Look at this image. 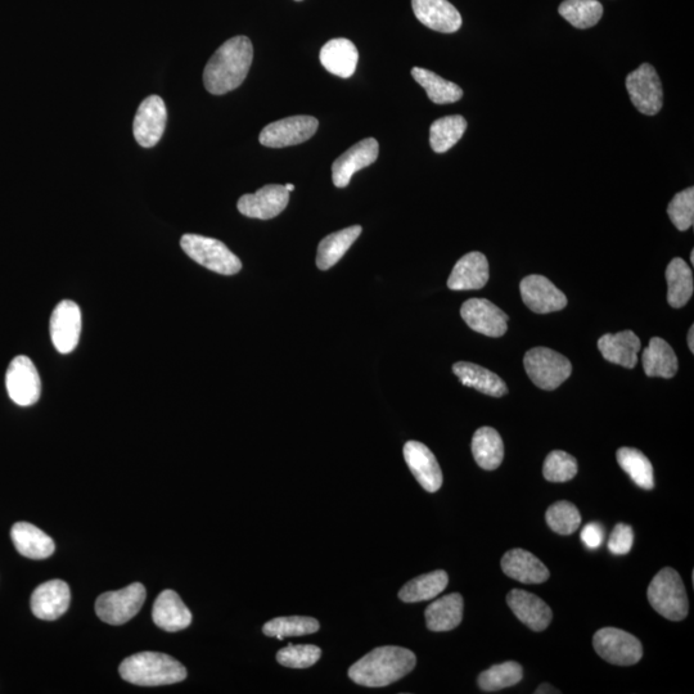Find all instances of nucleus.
Segmentation results:
<instances>
[{
  "mask_svg": "<svg viewBox=\"0 0 694 694\" xmlns=\"http://www.w3.org/2000/svg\"><path fill=\"white\" fill-rule=\"evenodd\" d=\"M252 60L254 47L247 36L229 39L207 62L204 71L207 92L222 96L240 87L249 74Z\"/></svg>",
  "mask_w": 694,
  "mask_h": 694,
  "instance_id": "nucleus-1",
  "label": "nucleus"
},
{
  "mask_svg": "<svg viewBox=\"0 0 694 694\" xmlns=\"http://www.w3.org/2000/svg\"><path fill=\"white\" fill-rule=\"evenodd\" d=\"M416 664V655L407 648L378 647L351 666L349 677L359 686L387 687L412 673Z\"/></svg>",
  "mask_w": 694,
  "mask_h": 694,
  "instance_id": "nucleus-2",
  "label": "nucleus"
},
{
  "mask_svg": "<svg viewBox=\"0 0 694 694\" xmlns=\"http://www.w3.org/2000/svg\"><path fill=\"white\" fill-rule=\"evenodd\" d=\"M119 670L126 682L142 687L169 686L187 678V670L179 661L159 652L130 656L123 661Z\"/></svg>",
  "mask_w": 694,
  "mask_h": 694,
  "instance_id": "nucleus-3",
  "label": "nucleus"
},
{
  "mask_svg": "<svg viewBox=\"0 0 694 694\" xmlns=\"http://www.w3.org/2000/svg\"><path fill=\"white\" fill-rule=\"evenodd\" d=\"M653 610L670 621H682L689 612L686 587L677 571L665 567L653 578L647 590Z\"/></svg>",
  "mask_w": 694,
  "mask_h": 694,
  "instance_id": "nucleus-4",
  "label": "nucleus"
},
{
  "mask_svg": "<svg viewBox=\"0 0 694 694\" xmlns=\"http://www.w3.org/2000/svg\"><path fill=\"white\" fill-rule=\"evenodd\" d=\"M180 246L196 263L223 276H233L242 269L241 260L223 242L214 238L184 234Z\"/></svg>",
  "mask_w": 694,
  "mask_h": 694,
  "instance_id": "nucleus-5",
  "label": "nucleus"
},
{
  "mask_svg": "<svg viewBox=\"0 0 694 694\" xmlns=\"http://www.w3.org/2000/svg\"><path fill=\"white\" fill-rule=\"evenodd\" d=\"M524 365L530 380L545 391L556 390L572 373L570 360L548 347H534L527 351Z\"/></svg>",
  "mask_w": 694,
  "mask_h": 694,
  "instance_id": "nucleus-6",
  "label": "nucleus"
},
{
  "mask_svg": "<svg viewBox=\"0 0 694 694\" xmlns=\"http://www.w3.org/2000/svg\"><path fill=\"white\" fill-rule=\"evenodd\" d=\"M147 592L142 584L134 583L116 592L99 596L96 612L102 621L110 625H123L141 611Z\"/></svg>",
  "mask_w": 694,
  "mask_h": 694,
  "instance_id": "nucleus-7",
  "label": "nucleus"
},
{
  "mask_svg": "<svg viewBox=\"0 0 694 694\" xmlns=\"http://www.w3.org/2000/svg\"><path fill=\"white\" fill-rule=\"evenodd\" d=\"M594 650L612 665L632 666L643 657L642 643L633 634L617 628H603L594 634Z\"/></svg>",
  "mask_w": 694,
  "mask_h": 694,
  "instance_id": "nucleus-8",
  "label": "nucleus"
},
{
  "mask_svg": "<svg viewBox=\"0 0 694 694\" xmlns=\"http://www.w3.org/2000/svg\"><path fill=\"white\" fill-rule=\"evenodd\" d=\"M626 89L633 105L644 115L659 114L664 103V90L655 67L643 63L626 78Z\"/></svg>",
  "mask_w": 694,
  "mask_h": 694,
  "instance_id": "nucleus-9",
  "label": "nucleus"
},
{
  "mask_svg": "<svg viewBox=\"0 0 694 694\" xmlns=\"http://www.w3.org/2000/svg\"><path fill=\"white\" fill-rule=\"evenodd\" d=\"M318 120L313 116H291L269 124L261 130L259 141L269 148L296 146L309 141L318 130Z\"/></svg>",
  "mask_w": 694,
  "mask_h": 694,
  "instance_id": "nucleus-10",
  "label": "nucleus"
},
{
  "mask_svg": "<svg viewBox=\"0 0 694 694\" xmlns=\"http://www.w3.org/2000/svg\"><path fill=\"white\" fill-rule=\"evenodd\" d=\"M6 386L9 398L20 407L38 403L42 382L30 358L20 355L12 360L6 374Z\"/></svg>",
  "mask_w": 694,
  "mask_h": 694,
  "instance_id": "nucleus-11",
  "label": "nucleus"
},
{
  "mask_svg": "<svg viewBox=\"0 0 694 694\" xmlns=\"http://www.w3.org/2000/svg\"><path fill=\"white\" fill-rule=\"evenodd\" d=\"M168 121L165 102L159 96H150L139 105L134 117L133 133L135 141L144 148L155 147L164 135Z\"/></svg>",
  "mask_w": 694,
  "mask_h": 694,
  "instance_id": "nucleus-12",
  "label": "nucleus"
},
{
  "mask_svg": "<svg viewBox=\"0 0 694 694\" xmlns=\"http://www.w3.org/2000/svg\"><path fill=\"white\" fill-rule=\"evenodd\" d=\"M461 315L467 326L481 335L498 339L508 330V315L486 299L467 300L462 305Z\"/></svg>",
  "mask_w": 694,
  "mask_h": 694,
  "instance_id": "nucleus-13",
  "label": "nucleus"
},
{
  "mask_svg": "<svg viewBox=\"0 0 694 694\" xmlns=\"http://www.w3.org/2000/svg\"><path fill=\"white\" fill-rule=\"evenodd\" d=\"M522 301L536 314L560 312L567 306V297L548 278L533 274L522 279L520 285Z\"/></svg>",
  "mask_w": 694,
  "mask_h": 694,
  "instance_id": "nucleus-14",
  "label": "nucleus"
},
{
  "mask_svg": "<svg viewBox=\"0 0 694 694\" xmlns=\"http://www.w3.org/2000/svg\"><path fill=\"white\" fill-rule=\"evenodd\" d=\"M290 192L285 186L269 184L252 195H245L238 201V211L247 218L269 220L276 218L286 209Z\"/></svg>",
  "mask_w": 694,
  "mask_h": 694,
  "instance_id": "nucleus-15",
  "label": "nucleus"
},
{
  "mask_svg": "<svg viewBox=\"0 0 694 694\" xmlns=\"http://www.w3.org/2000/svg\"><path fill=\"white\" fill-rule=\"evenodd\" d=\"M81 312L74 301L65 300L56 306L51 318V339L61 354H69L79 344Z\"/></svg>",
  "mask_w": 694,
  "mask_h": 694,
  "instance_id": "nucleus-16",
  "label": "nucleus"
},
{
  "mask_svg": "<svg viewBox=\"0 0 694 694\" xmlns=\"http://www.w3.org/2000/svg\"><path fill=\"white\" fill-rule=\"evenodd\" d=\"M380 144L374 138H365L349 148L333 162L332 179L337 188L349 186L351 177L378 159Z\"/></svg>",
  "mask_w": 694,
  "mask_h": 694,
  "instance_id": "nucleus-17",
  "label": "nucleus"
},
{
  "mask_svg": "<svg viewBox=\"0 0 694 694\" xmlns=\"http://www.w3.org/2000/svg\"><path fill=\"white\" fill-rule=\"evenodd\" d=\"M404 458L419 485L428 493H436L443 485V472L434 453L425 444L408 441L404 446Z\"/></svg>",
  "mask_w": 694,
  "mask_h": 694,
  "instance_id": "nucleus-18",
  "label": "nucleus"
},
{
  "mask_svg": "<svg viewBox=\"0 0 694 694\" xmlns=\"http://www.w3.org/2000/svg\"><path fill=\"white\" fill-rule=\"evenodd\" d=\"M507 603L513 614L534 632H543L552 621V610L542 598L526 590L513 589L508 593Z\"/></svg>",
  "mask_w": 694,
  "mask_h": 694,
  "instance_id": "nucleus-19",
  "label": "nucleus"
},
{
  "mask_svg": "<svg viewBox=\"0 0 694 694\" xmlns=\"http://www.w3.org/2000/svg\"><path fill=\"white\" fill-rule=\"evenodd\" d=\"M414 15L428 29L452 34L461 29L462 16L448 0H412Z\"/></svg>",
  "mask_w": 694,
  "mask_h": 694,
  "instance_id": "nucleus-20",
  "label": "nucleus"
},
{
  "mask_svg": "<svg viewBox=\"0 0 694 694\" xmlns=\"http://www.w3.org/2000/svg\"><path fill=\"white\" fill-rule=\"evenodd\" d=\"M70 599V588L65 581H47L34 590L31 610L38 619L57 620L69 610Z\"/></svg>",
  "mask_w": 694,
  "mask_h": 694,
  "instance_id": "nucleus-21",
  "label": "nucleus"
},
{
  "mask_svg": "<svg viewBox=\"0 0 694 694\" xmlns=\"http://www.w3.org/2000/svg\"><path fill=\"white\" fill-rule=\"evenodd\" d=\"M488 259L481 252H470L455 264L448 279V287L453 291L480 290L489 282Z\"/></svg>",
  "mask_w": 694,
  "mask_h": 694,
  "instance_id": "nucleus-22",
  "label": "nucleus"
},
{
  "mask_svg": "<svg viewBox=\"0 0 694 694\" xmlns=\"http://www.w3.org/2000/svg\"><path fill=\"white\" fill-rule=\"evenodd\" d=\"M504 574L522 584H543L549 579V570L538 557L525 549L517 548L504 554L502 558Z\"/></svg>",
  "mask_w": 694,
  "mask_h": 694,
  "instance_id": "nucleus-23",
  "label": "nucleus"
},
{
  "mask_svg": "<svg viewBox=\"0 0 694 694\" xmlns=\"http://www.w3.org/2000/svg\"><path fill=\"white\" fill-rule=\"evenodd\" d=\"M153 623L166 632L174 633L187 629L192 624V614L182 598L174 590H164L157 597L152 610Z\"/></svg>",
  "mask_w": 694,
  "mask_h": 694,
  "instance_id": "nucleus-24",
  "label": "nucleus"
},
{
  "mask_svg": "<svg viewBox=\"0 0 694 694\" xmlns=\"http://www.w3.org/2000/svg\"><path fill=\"white\" fill-rule=\"evenodd\" d=\"M641 340L633 331H623L603 335L598 341V349L607 362L633 369L638 364V353L641 351Z\"/></svg>",
  "mask_w": 694,
  "mask_h": 694,
  "instance_id": "nucleus-25",
  "label": "nucleus"
},
{
  "mask_svg": "<svg viewBox=\"0 0 694 694\" xmlns=\"http://www.w3.org/2000/svg\"><path fill=\"white\" fill-rule=\"evenodd\" d=\"M319 58L324 69L339 78L347 79L354 75L359 52L349 39H332L323 45Z\"/></svg>",
  "mask_w": 694,
  "mask_h": 694,
  "instance_id": "nucleus-26",
  "label": "nucleus"
},
{
  "mask_svg": "<svg viewBox=\"0 0 694 694\" xmlns=\"http://www.w3.org/2000/svg\"><path fill=\"white\" fill-rule=\"evenodd\" d=\"M11 536L17 552L31 560H44L51 557L56 549L51 536L27 522H18L13 525Z\"/></svg>",
  "mask_w": 694,
  "mask_h": 694,
  "instance_id": "nucleus-27",
  "label": "nucleus"
},
{
  "mask_svg": "<svg viewBox=\"0 0 694 694\" xmlns=\"http://www.w3.org/2000/svg\"><path fill=\"white\" fill-rule=\"evenodd\" d=\"M463 597L453 593L432 602L426 610V624L431 632H450L463 620Z\"/></svg>",
  "mask_w": 694,
  "mask_h": 694,
  "instance_id": "nucleus-28",
  "label": "nucleus"
},
{
  "mask_svg": "<svg viewBox=\"0 0 694 694\" xmlns=\"http://www.w3.org/2000/svg\"><path fill=\"white\" fill-rule=\"evenodd\" d=\"M453 372L462 385L472 387L482 394L494 396V398L507 395V385L502 378L480 365L466 362L455 363Z\"/></svg>",
  "mask_w": 694,
  "mask_h": 694,
  "instance_id": "nucleus-29",
  "label": "nucleus"
},
{
  "mask_svg": "<svg viewBox=\"0 0 694 694\" xmlns=\"http://www.w3.org/2000/svg\"><path fill=\"white\" fill-rule=\"evenodd\" d=\"M644 373L648 377L673 378L678 372V356L668 342L653 337L642 356Z\"/></svg>",
  "mask_w": 694,
  "mask_h": 694,
  "instance_id": "nucleus-30",
  "label": "nucleus"
},
{
  "mask_svg": "<svg viewBox=\"0 0 694 694\" xmlns=\"http://www.w3.org/2000/svg\"><path fill=\"white\" fill-rule=\"evenodd\" d=\"M472 454L482 470H497L504 459L502 436L494 428H479L472 437Z\"/></svg>",
  "mask_w": 694,
  "mask_h": 694,
  "instance_id": "nucleus-31",
  "label": "nucleus"
},
{
  "mask_svg": "<svg viewBox=\"0 0 694 694\" xmlns=\"http://www.w3.org/2000/svg\"><path fill=\"white\" fill-rule=\"evenodd\" d=\"M362 234V227L354 225V227L342 229L323 238L318 246L317 265L321 270H328L339 263L344 258V255L349 251L353 243L358 240Z\"/></svg>",
  "mask_w": 694,
  "mask_h": 694,
  "instance_id": "nucleus-32",
  "label": "nucleus"
},
{
  "mask_svg": "<svg viewBox=\"0 0 694 694\" xmlns=\"http://www.w3.org/2000/svg\"><path fill=\"white\" fill-rule=\"evenodd\" d=\"M666 281H668V303L674 309H682L689 303L693 295L692 268L680 258L670 261L666 269Z\"/></svg>",
  "mask_w": 694,
  "mask_h": 694,
  "instance_id": "nucleus-33",
  "label": "nucleus"
},
{
  "mask_svg": "<svg viewBox=\"0 0 694 694\" xmlns=\"http://www.w3.org/2000/svg\"><path fill=\"white\" fill-rule=\"evenodd\" d=\"M449 576L443 570H437L418 576L405 584L399 592V598L405 603L430 601L440 596L448 587Z\"/></svg>",
  "mask_w": 694,
  "mask_h": 694,
  "instance_id": "nucleus-34",
  "label": "nucleus"
},
{
  "mask_svg": "<svg viewBox=\"0 0 694 694\" xmlns=\"http://www.w3.org/2000/svg\"><path fill=\"white\" fill-rule=\"evenodd\" d=\"M412 76L426 90L430 101L436 105H448V103L458 102L463 97V90L459 85L441 78L435 72L414 67Z\"/></svg>",
  "mask_w": 694,
  "mask_h": 694,
  "instance_id": "nucleus-35",
  "label": "nucleus"
},
{
  "mask_svg": "<svg viewBox=\"0 0 694 694\" xmlns=\"http://www.w3.org/2000/svg\"><path fill=\"white\" fill-rule=\"evenodd\" d=\"M620 467L628 473L630 479L644 490L655 488V475L650 459L641 450L633 448H620L616 453Z\"/></svg>",
  "mask_w": 694,
  "mask_h": 694,
  "instance_id": "nucleus-36",
  "label": "nucleus"
},
{
  "mask_svg": "<svg viewBox=\"0 0 694 694\" xmlns=\"http://www.w3.org/2000/svg\"><path fill=\"white\" fill-rule=\"evenodd\" d=\"M466 129L467 121L463 116L453 115L437 119L430 128L432 150L436 153L448 152L461 141Z\"/></svg>",
  "mask_w": 694,
  "mask_h": 694,
  "instance_id": "nucleus-37",
  "label": "nucleus"
},
{
  "mask_svg": "<svg viewBox=\"0 0 694 694\" xmlns=\"http://www.w3.org/2000/svg\"><path fill=\"white\" fill-rule=\"evenodd\" d=\"M558 12L576 29H590L601 20L603 6L598 0H565Z\"/></svg>",
  "mask_w": 694,
  "mask_h": 694,
  "instance_id": "nucleus-38",
  "label": "nucleus"
},
{
  "mask_svg": "<svg viewBox=\"0 0 694 694\" xmlns=\"http://www.w3.org/2000/svg\"><path fill=\"white\" fill-rule=\"evenodd\" d=\"M319 623L313 617L288 616L277 617L264 625L263 632L268 637L277 638L279 641L288 637H303L317 633Z\"/></svg>",
  "mask_w": 694,
  "mask_h": 694,
  "instance_id": "nucleus-39",
  "label": "nucleus"
},
{
  "mask_svg": "<svg viewBox=\"0 0 694 694\" xmlns=\"http://www.w3.org/2000/svg\"><path fill=\"white\" fill-rule=\"evenodd\" d=\"M524 678V669L515 661L491 666L480 674L479 687L484 692H497L500 689L516 686Z\"/></svg>",
  "mask_w": 694,
  "mask_h": 694,
  "instance_id": "nucleus-40",
  "label": "nucleus"
},
{
  "mask_svg": "<svg viewBox=\"0 0 694 694\" xmlns=\"http://www.w3.org/2000/svg\"><path fill=\"white\" fill-rule=\"evenodd\" d=\"M545 520L554 533L571 535L581 525V515L575 504L561 500L552 504L545 513Z\"/></svg>",
  "mask_w": 694,
  "mask_h": 694,
  "instance_id": "nucleus-41",
  "label": "nucleus"
},
{
  "mask_svg": "<svg viewBox=\"0 0 694 694\" xmlns=\"http://www.w3.org/2000/svg\"><path fill=\"white\" fill-rule=\"evenodd\" d=\"M578 475V462L569 453L553 450L545 458L544 479L549 482H567Z\"/></svg>",
  "mask_w": 694,
  "mask_h": 694,
  "instance_id": "nucleus-42",
  "label": "nucleus"
},
{
  "mask_svg": "<svg viewBox=\"0 0 694 694\" xmlns=\"http://www.w3.org/2000/svg\"><path fill=\"white\" fill-rule=\"evenodd\" d=\"M321 656V648L312 644H288L277 653V661L286 668L306 669L317 664Z\"/></svg>",
  "mask_w": 694,
  "mask_h": 694,
  "instance_id": "nucleus-43",
  "label": "nucleus"
},
{
  "mask_svg": "<svg viewBox=\"0 0 694 694\" xmlns=\"http://www.w3.org/2000/svg\"><path fill=\"white\" fill-rule=\"evenodd\" d=\"M671 222L678 231L686 232L693 227L694 222V188L689 187L677 193L668 207Z\"/></svg>",
  "mask_w": 694,
  "mask_h": 694,
  "instance_id": "nucleus-44",
  "label": "nucleus"
},
{
  "mask_svg": "<svg viewBox=\"0 0 694 694\" xmlns=\"http://www.w3.org/2000/svg\"><path fill=\"white\" fill-rule=\"evenodd\" d=\"M634 544V531L633 527L626 524H619L615 526L614 531H612L610 539H608V549L615 556H624L632 551Z\"/></svg>",
  "mask_w": 694,
  "mask_h": 694,
  "instance_id": "nucleus-45",
  "label": "nucleus"
},
{
  "mask_svg": "<svg viewBox=\"0 0 694 694\" xmlns=\"http://www.w3.org/2000/svg\"><path fill=\"white\" fill-rule=\"evenodd\" d=\"M603 539H605V530H603L601 525L596 524V522L588 524L584 527L583 531H581V540H583V543L590 549L601 547Z\"/></svg>",
  "mask_w": 694,
  "mask_h": 694,
  "instance_id": "nucleus-46",
  "label": "nucleus"
},
{
  "mask_svg": "<svg viewBox=\"0 0 694 694\" xmlns=\"http://www.w3.org/2000/svg\"><path fill=\"white\" fill-rule=\"evenodd\" d=\"M536 694H548V693H561L560 691H557L556 688L552 687L551 684H542L538 689L535 691Z\"/></svg>",
  "mask_w": 694,
  "mask_h": 694,
  "instance_id": "nucleus-47",
  "label": "nucleus"
},
{
  "mask_svg": "<svg viewBox=\"0 0 694 694\" xmlns=\"http://www.w3.org/2000/svg\"><path fill=\"white\" fill-rule=\"evenodd\" d=\"M688 346L691 353H694V326L691 327L688 333Z\"/></svg>",
  "mask_w": 694,
  "mask_h": 694,
  "instance_id": "nucleus-48",
  "label": "nucleus"
},
{
  "mask_svg": "<svg viewBox=\"0 0 694 694\" xmlns=\"http://www.w3.org/2000/svg\"><path fill=\"white\" fill-rule=\"evenodd\" d=\"M285 187H286V189H287L288 192H292V191H294V189H295L294 184H286Z\"/></svg>",
  "mask_w": 694,
  "mask_h": 694,
  "instance_id": "nucleus-49",
  "label": "nucleus"
},
{
  "mask_svg": "<svg viewBox=\"0 0 694 694\" xmlns=\"http://www.w3.org/2000/svg\"><path fill=\"white\" fill-rule=\"evenodd\" d=\"M691 264H694V251L691 252Z\"/></svg>",
  "mask_w": 694,
  "mask_h": 694,
  "instance_id": "nucleus-50",
  "label": "nucleus"
},
{
  "mask_svg": "<svg viewBox=\"0 0 694 694\" xmlns=\"http://www.w3.org/2000/svg\"><path fill=\"white\" fill-rule=\"evenodd\" d=\"M297 2H301V0H297Z\"/></svg>",
  "mask_w": 694,
  "mask_h": 694,
  "instance_id": "nucleus-51",
  "label": "nucleus"
}]
</instances>
